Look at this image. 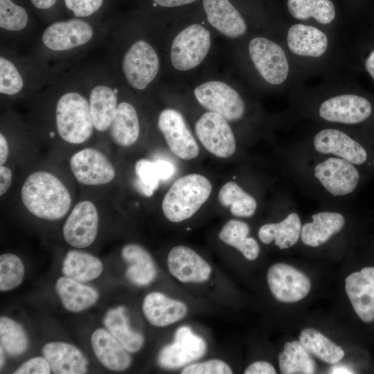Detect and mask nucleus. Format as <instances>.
Instances as JSON below:
<instances>
[{"instance_id":"nucleus-1","label":"nucleus","mask_w":374,"mask_h":374,"mask_svg":"<svg viewBox=\"0 0 374 374\" xmlns=\"http://www.w3.org/2000/svg\"><path fill=\"white\" fill-rule=\"evenodd\" d=\"M282 170L305 195L321 206H348L371 179L339 157L320 154L300 141L278 149Z\"/></svg>"},{"instance_id":"nucleus-2","label":"nucleus","mask_w":374,"mask_h":374,"mask_svg":"<svg viewBox=\"0 0 374 374\" xmlns=\"http://www.w3.org/2000/svg\"><path fill=\"white\" fill-rule=\"evenodd\" d=\"M39 91L52 104L54 128L63 141L80 145L92 137L96 130L80 63Z\"/></svg>"},{"instance_id":"nucleus-3","label":"nucleus","mask_w":374,"mask_h":374,"mask_svg":"<svg viewBox=\"0 0 374 374\" xmlns=\"http://www.w3.org/2000/svg\"><path fill=\"white\" fill-rule=\"evenodd\" d=\"M109 24L73 17L54 21L40 33L32 51L55 65L73 67L93 50L105 44Z\"/></svg>"},{"instance_id":"nucleus-4","label":"nucleus","mask_w":374,"mask_h":374,"mask_svg":"<svg viewBox=\"0 0 374 374\" xmlns=\"http://www.w3.org/2000/svg\"><path fill=\"white\" fill-rule=\"evenodd\" d=\"M294 115L314 124L374 132V104L360 94L331 90L296 98Z\"/></svg>"},{"instance_id":"nucleus-5","label":"nucleus","mask_w":374,"mask_h":374,"mask_svg":"<svg viewBox=\"0 0 374 374\" xmlns=\"http://www.w3.org/2000/svg\"><path fill=\"white\" fill-rule=\"evenodd\" d=\"M0 52L2 98L16 99L34 95L72 68L51 64L32 51L24 54L1 44Z\"/></svg>"},{"instance_id":"nucleus-6","label":"nucleus","mask_w":374,"mask_h":374,"mask_svg":"<svg viewBox=\"0 0 374 374\" xmlns=\"http://www.w3.org/2000/svg\"><path fill=\"white\" fill-rule=\"evenodd\" d=\"M299 141L314 152L350 162L374 180V132L314 124Z\"/></svg>"},{"instance_id":"nucleus-7","label":"nucleus","mask_w":374,"mask_h":374,"mask_svg":"<svg viewBox=\"0 0 374 374\" xmlns=\"http://www.w3.org/2000/svg\"><path fill=\"white\" fill-rule=\"evenodd\" d=\"M80 69L95 130L108 132L120 102L114 70L106 58L80 62Z\"/></svg>"},{"instance_id":"nucleus-8","label":"nucleus","mask_w":374,"mask_h":374,"mask_svg":"<svg viewBox=\"0 0 374 374\" xmlns=\"http://www.w3.org/2000/svg\"><path fill=\"white\" fill-rule=\"evenodd\" d=\"M21 199L26 208L34 216L57 220L69 212L71 196L66 186L55 175L46 171H35L25 179Z\"/></svg>"},{"instance_id":"nucleus-9","label":"nucleus","mask_w":374,"mask_h":374,"mask_svg":"<svg viewBox=\"0 0 374 374\" xmlns=\"http://www.w3.org/2000/svg\"><path fill=\"white\" fill-rule=\"evenodd\" d=\"M212 188L210 180L200 174L191 173L178 178L163 198L164 216L172 222L190 218L208 199Z\"/></svg>"},{"instance_id":"nucleus-10","label":"nucleus","mask_w":374,"mask_h":374,"mask_svg":"<svg viewBox=\"0 0 374 374\" xmlns=\"http://www.w3.org/2000/svg\"><path fill=\"white\" fill-rule=\"evenodd\" d=\"M249 55L261 78L272 86L287 84L293 74L292 59L286 48L262 36L248 45Z\"/></svg>"},{"instance_id":"nucleus-11","label":"nucleus","mask_w":374,"mask_h":374,"mask_svg":"<svg viewBox=\"0 0 374 374\" xmlns=\"http://www.w3.org/2000/svg\"><path fill=\"white\" fill-rule=\"evenodd\" d=\"M276 199L279 218L262 224L258 230V238L264 244H273L279 249H288L300 241L303 223L288 190L280 191Z\"/></svg>"},{"instance_id":"nucleus-12","label":"nucleus","mask_w":374,"mask_h":374,"mask_svg":"<svg viewBox=\"0 0 374 374\" xmlns=\"http://www.w3.org/2000/svg\"><path fill=\"white\" fill-rule=\"evenodd\" d=\"M119 59V70L125 82L136 91L146 89L158 75L160 66L158 54L145 39L133 42Z\"/></svg>"},{"instance_id":"nucleus-13","label":"nucleus","mask_w":374,"mask_h":374,"mask_svg":"<svg viewBox=\"0 0 374 374\" xmlns=\"http://www.w3.org/2000/svg\"><path fill=\"white\" fill-rule=\"evenodd\" d=\"M349 206H321L303 224L301 242L307 247L319 248L344 232L350 222Z\"/></svg>"},{"instance_id":"nucleus-14","label":"nucleus","mask_w":374,"mask_h":374,"mask_svg":"<svg viewBox=\"0 0 374 374\" xmlns=\"http://www.w3.org/2000/svg\"><path fill=\"white\" fill-rule=\"evenodd\" d=\"M285 44L292 60L310 62L326 58L332 49V41L326 31L304 23H296L288 27Z\"/></svg>"},{"instance_id":"nucleus-15","label":"nucleus","mask_w":374,"mask_h":374,"mask_svg":"<svg viewBox=\"0 0 374 374\" xmlns=\"http://www.w3.org/2000/svg\"><path fill=\"white\" fill-rule=\"evenodd\" d=\"M194 95L202 107L222 116L228 121L238 122L245 116L247 106L243 98L223 82H206L194 89Z\"/></svg>"},{"instance_id":"nucleus-16","label":"nucleus","mask_w":374,"mask_h":374,"mask_svg":"<svg viewBox=\"0 0 374 374\" xmlns=\"http://www.w3.org/2000/svg\"><path fill=\"white\" fill-rule=\"evenodd\" d=\"M210 46V32L200 24H191L174 38L170 49L171 63L179 71L193 69L204 60Z\"/></svg>"},{"instance_id":"nucleus-17","label":"nucleus","mask_w":374,"mask_h":374,"mask_svg":"<svg viewBox=\"0 0 374 374\" xmlns=\"http://www.w3.org/2000/svg\"><path fill=\"white\" fill-rule=\"evenodd\" d=\"M195 131L202 145L214 156L225 159L235 153V136L222 116L209 111L203 114L195 123Z\"/></svg>"},{"instance_id":"nucleus-18","label":"nucleus","mask_w":374,"mask_h":374,"mask_svg":"<svg viewBox=\"0 0 374 374\" xmlns=\"http://www.w3.org/2000/svg\"><path fill=\"white\" fill-rule=\"evenodd\" d=\"M157 125L168 148L177 157L191 160L199 155V145L180 112L163 109L159 115Z\"/></svg>"},{"instance_id":"nucleus-19","label":"nucleus","mask_w":374,"mask_h":374,"mask_svg":"<svg viewBox=\"0 0 374 374\" xmlns=\"http://www.w3.org/2000/svg\"><path fill=\"white\" fill-rule=\"evenodd\" d=\"M69 167L75 179L89 186L105 185L116 176V170L109 159L100 150L87 148L74 153Z\"/></svg>"},{"instance_id":"nucleus-20","label":"nucleus","mask_w":374,"mask_h":374,"mask_svg":"<svg viewBox=\"0 0 374 374\" xmlns=\"http://www.w3.org/2000/svg\"><path fill=\"white\" fill-rule=\"evenodd\" d=\"M267 281L274 298L283 303H295L306 297L311 290L309 278L293 266L283 262L272 265Z\"/></svg>"},{"instance_id":"nucleus-21","label":"nucleus","mask_w":374,"mask_h":374,"mask_svg":"<svg viewBox=\"0 0 374 374\" xmlns=\"http://www.w3.org/2000/svg\"><path fill=\"white\" fill-rule=\"evenodd\" d=\"M98 220V210L92 202L82 200L78 202L63 226L65 241L77 249L88 247L96 238Z\"/></svg>"},{"instance_id":"nucleus-22","label":"nucleus","mask_w":374,"mask_h":374,"mask_svg":"<svg viewBox=\"0 0 374 374\" xmlns=\"http://www.w3.org/2000/svg\"><path fill=\"white\" fill-rule=\"evenodd\" d=\"M345 290L352 308L363 323H374V265H365L345 279Z\"/></svg>"},{"instance_id":"nucleus-23","label":"nucleus","mask_w":374,"mask_h":374,"mask_svg":"<svg viewBox=\"0 0 374 374\" xmlns=\"http://www.w3.org/2000/svg\"><path fill=\"white\" fill-rule=\"evenodd\" d=\"M206 350L204 339L188 326L179 328L174 341L159 352L158 362L166 368H177L202 357Z\"/></svg>"},{"instance_id":"nucleus-24","label":"nucleus","mask_w":374,"mask_h":374,"mask_svg":"<svg viewBox=\"0 0 374 374\" xmlns=\"http://www.w3.org/2000/svg\"><path fill=\"white\" fill-rule=\"evenodd\" d=\"M167 265L171 275L182 283L205 282L211 274L209 264L193 249L184 245L172 248Z\"/></svg>"},{"instance_id":"nucleus-25","label":"nucleus","mask_w":374,"mask_h":374,"mask_svg":"<svg viewBox=\"0 0 374 374\" xmlns=\"http://www.w3.org/2000/svg\"><path fill=\"white\" fill-rule=\"evenodd\" d=\"M203 7L210 24L231 38L243 36L247 24L229 0H203Z\"/></svg>"},{"instance_id":"nucleus-26","label":"nucleus","mask_w":374,"mask_h":374,"mask_svg":"<svg viewBox=\"0 0 374 374\" xmlns=\"http://www.w3.org/2000/svg\"><path fill=\"white\" fill-rule=\"evenodd\" d=\"M51 371L56 374H82L87 371L88 362L82 353L71 344L53 341L42 350Z\"/></svg>"},{"instance_id":"nucleus-27","label":"nucleus","mask_w":374,"mask_h":374,"mask_svg":"<svg viewBox=\"0 0 374 374\" xmlns=\"http://www.w3.org/2000/svg\"><path fill=\"white\" fill-rule=\"evenodd\" d=\"M142 310L147 321L156 327H165L177 322L188 311L184 303L157 292L145 296Z\"/></svg>"},{"instance_id":"nucleus-28","label":"nucleus","mask_w":374,"mask_h":374,"mask_svg":"<svg viewBox=\"0 0 374 374\" xmlns=\"http://www.w3.org/2000/svg\"><path fill=\"white\" fill-rule=\"evenodd\" d=\"M91 344L96 358L107 369L122 371L130 366L128 351L107 329H96L91 335Z\"/></svg>"},{"instance_id":"nucleus-29","label":"nucleus","mask_w":374,"mask_h":374,"mask_svg":"<svg viewBox=\"0 0 374 374\" xmlns=\"http://www.w3.org/2000/svg\"><path fill=\"white\" fill-rule=\"evenodd\" d=\"M30 27V17L24 7L12 0H0L1 37L7 40L6 46L13 48L17 40L29 37L33 32Z\"/></svg>"},{"instance_id":"nucleus-30","label":"nucleus","mask_w":374,"mask_h":374,"mask_svg":"<svg viewBox=\"0 0 374 374\" xmlns=\"http://www.w3.org/2000/svg\"><path fill=\"white\" fill-rule=\"evenodd\" d=\"M108 133L112 141L121 147H130L138 141L139 118L136 107L131 103L120 100Z\"/></svg>"},{"instance_id":"nucleus-31","label":"nucleus","mask_w":374,"mask_h":374,"mask_svg":"<svg viewBox=\"0 0 374 374\" xmlns=\"http://www.w3.org/2000/svg\"><path fill=\"white\" fill-rule=\"evenodd\" d=\"M121 255L128 264L125 276L131 283L143 286L154 280L157 276L155 263L143 247L136 244H126L122 249Z\"/></svg>"},{"instance_id":"nucleus-32","label":"nucleus","mask_w":374,"mask_h":374,"mask_svg":"<svg viewBox=\"0 0 374 374\" xmlns=\"http://www.w3.org/2000/svg\"><path fill=\"white\" fill-rule=\"evenodd\" d=\"M55 290L63 306L72 312L90 308L98 299V294L93 287L66 276L57 280Z\"/></svg>"},{"instance_id":"nucleus-33","label":"nucleus","mask_w":374,"mask_h":374,"mask_svg":"<svg viewBox=\"0 0 374 374\" xmlns=\"http://www.w3.org/2000/svg\"><path fill=\"white\" fill-rule=\"evenodd\" d=\"M218 200L221 205L229 208L230 213L236 217L249 218L255 215L258 206V199L234 181H229L220 188Z\"/></svg>"},{"instance_id":"nucleus-34","label":"nucleus","mask_w":374,"mask_h":374,"mask_svg":"<svg viewBox=\"0 0 374 374\" xmlns=\"http://www.w3.org/2000/svg\"><path fill=\"white\" fill-rule=\"evenodd\" d=\"M103 323L106 329L128 352H138L143 346V335L130 328L123 306L109 310L104 317Z\"/></svg>"},{"instance_id":"nucleus-35","label":"nucleus","mask_w":374,"mask_h":374,"mask_svg":"<svg viewBox=\"0 0 374 374\" xmlns=\"http://www.w3.org/2000/svg\"><path fill=\"white\" fill-rule=\"evenodd\" d=\"M249 225L240 220H230L222 228L219 238L229 246L236 249L249 260H256L260 253L258 242L249 235Z\"/></svg>"},{"instance_id":"nucleus-36","label":"nucleus","mask_w":374,"mask_h":374,"mask_svg":"<svg viewBox=\"0 0 374 374\" xmlns=\"http://www.w3.org/2000/svg\"><path fill=\"white\" fill-rule=\"evenodd\" d=\"M101 260L93 255L79 250L69 251L63 260L64 275L79 282L97 278L103 272Z\"/></svg>"},{"instance_id":"nucleus-37","label":"nucleus","mask_w":374,"mask_h":374,"mask_svg":"<svg viewBox=\"0 0 374 374\" xmlns=\"http://www.w3.org/2000/svg\"><path fill=\"white\" fill-rule=\"evenodd\" d=\"M291 16L299 21L314 20L318 24L328 26L336 19V8L331 0H287Z\"/></svg>"},{"instance_id":"nucleus-38","label":"nucleus","mask_w":374,"mask_h":374,"mask_svg":"<svg viewBox=\"0 0 374 374\" xmlns=\"http://www.w3.org/2000/svg\"><path fill=\"white\" fill-rule=\"evenodd\" d=\"M299 339L310 354L326 363L335 364L344 357L345 353L341 346L314 328L303 329Z\"/></svg>"},{"instance_id":"nucleus-39","label":"nucleus","mask_w":374,"mask_h":374,"mask_svg":"<svg viewBox=\"0 0 374 374\" xmlns=\"http://www.w3.org/2000/svg\"><path fill=\"white\" fill-rule=\"evenodd\" d=\"M280 371L283 374H310L316 364L308 350L299 341H287L278 355Z\"/></svg>"},{"instance_id":"nucleus-40","label":"nucleus","mask_w":374,"mask_h":374,"mask_svg":"<svg viewBox=\"0 0 374 374\" xmlns=\"http://www.w3.org/2000/svg\"><path fill=\"white\" fill-rule=\"evenodd\" d=\"M1 346L12 356L24 353L28 345L23 327L15 320L4 316L0 318Z\"/></svg>"},{"instance_id":"nucleus-41","label":"nucleus","mask_w":374,"mask_h":374,"mask_svg":"<svg viewBox=\"0 0 374 374\" xmlns=\"http://www.w3.org/2000/svg\"><path fill=\"white\" fill-rule=\"evenodd\" d=\"M25 274L24 265L17 256L3 253L0 256V290L9 291L18 287Z\"/></svg>"},{"instance_id":"nucleus-42","label":"nucleus","mask_w":374,"mask_h":374,"mask_svg":"<svg viewBox=\"0 0 374 374\" xmlns=\"http://www.w3.org/2000/svg\"><path fill=\"white\" fill-rule=\"evenodd\" d=\"M135 172L138 177V188L145 196H151L158 188L161 181L156 163L141 159L135 165Z\"/></svg>"},{"instance_id":"nucleus-43","label":"nucleus","mask_w":374,"mask_h":374,"mask_svg":"<svg viewBox=\"0 0 374 374\" xmlns=\"http://www.w3.org/2000/svg\"><path fill=\"white\" fill-rule=\"evenodd\" d=\"M181 374H230L232 369L220 359H210L185 366Z\"/></svg>"},{"instance_id":"nucleus-44","label":"nucleus","mask_w":374,"mask_h":374,"mask_svg":"<svg viewBox=\"0 0 374 374\" xmlns=\"http://www.w3.org/2000/svg\"><path fill=\"white\" fill-rule=\"evenodd\" d=\"M105 0H64L66 8L74 17L89 19L96 14L103 6Z\"/></svg>"},{"instance_id":"nucleus-45","label":"nucleus","mask_w":374,"mask_h":374,"mask_svg":"<svg viewBox=\"0 0 374 374\" xmlns=\"http://www.w3.org/2000/svg\"><path fill=\"white\" fill-rule=\"evenodd\" d=\"M51 366L43 357H35L24 362L13 373L15 374H48Z\"/></svg>"},{"instance_id":"nucleus-46","label":"nucleus","mask_w":374,"mask_h":374,"mask_svg":"<svg viewBox=\"0 0 374 374\" xmlns=\"http://www.w3.org/2000/svg\"><path fill=\"white\" fill-rule=\"evenodd\" d=\"M245 374H275V368L269 362L265 361L255 362L245 369Z\"/></svg>"},{"instance_id":"nucleus-47","label":"nucleus","mask_w":374,"mask_h":374,"mask_svg":"<svg viewBox=\"0 0 374 374\" xmlns=\"http://www.w3.org/2000/svg\"><path fill=\"white\" fill-rule=\"evenodd\" d=\"M12 181V170L6 166H0V195H4L10 188Z\"/></svg>"},{"instance_id":"nucleus-48","label":"nucleus","mask_w":374,"mask_h":374,"mask_svg":"<svg viewBox=\"0 0 374 374\" xmlns=\"http://www.w3.org/2000/svg\"><path fill=\"white\" fill-rule=\"evenodd\" d=\"M159 170L161 180H168L174 174L175 168L169 161L159 160L155 162Z\"/></svg>"},{"instance_id":"nucleus-49","label":"nucleus","mask_w":374,"mask_h":374,"mask_svg":"<svg viewBox=\"0 0 374 374\" xmlns=\"http://www.w3.org/2000/svg\"><path fill=\"white\" fill-rule=\"evenodd\" d=\"M9 155V146L5 134L0 133V166H3L8 160Z\"/></svg>"},{"instance_id":"nucleus-50","label":"nucleus","mask_w":374,"mask_h":374,"mask_svg":"<svg viewBox=\"0 0 374 374\" xmlns=\"http://www.w3.org/2000/svg\"><path fill=\"white\" fill-rule=\"evenodd\" d=\"M154 6H160L162 7H177L186 4H189L196 1L197 0H152Z\"/></svg>"},{"instance_id":"nucleus-51","label":"nucleus","mask_w":374,"mask_h":374,"mask_svg":"<svg viewBox=\"0 0 374 374\" xmlns=\"http://www.w3.org/2000/svg\"><path fill=\"white\" fill-rule=\"evenodd\" d=\"M57 0H30L35 8L38 10H48L53 8Z\"/></svg>"},{"instance_id":"nucleus-52","label":"nucleus","mask_w":374,"mask_h":374,"mask_svg":"<svg viewBox=\"0 0 374 374\" xmlns=\"http://www.w3.org/2000/svg\"><path fill=\"white\" fill-rule=\"evenodd\" d=\"M366 71L374 80V50L368 55L364 62Z\"/></svg>"},{"instance_id":"nucleus-53","label":"nucleus","mask_w":374,"mask_h":374,"mask_svg":"<svg viewBox=\"0 0 374 374\" xmlns=\"http://www.w3.org/2000/svg\"><path fill=\"white\" fill-rule=\"evenodd\" d=\"M332 371V373H353L350 369L344 367H336Z\"/></svg>"},{"instance_id":"nucleus-54","label":"nucleus","mask_w":374,"mask_h":374,"mask_svg":"<svg viewBox=\"0 0 374 374\" xmlns=\"http://www.w3.org/2000/svg\"><path fill=\"white\" fill-rule=\"evenodd\" d=\"M3 348L2 346H0V351H1V353H0V357H1L0 366H1V368H2V366L3 365V363H4V355H3Z\"/></svg>"}]
</instances>
